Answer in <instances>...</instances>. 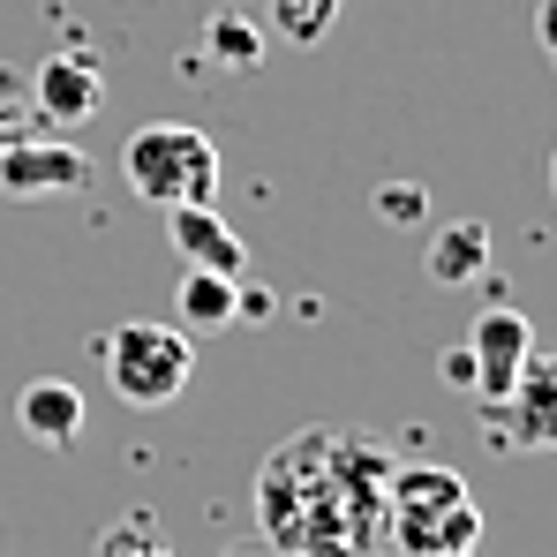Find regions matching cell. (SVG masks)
I'll return each instance as SVG.
<instances>
[{"instance_id":"2","label":"cell","mask_w":557,"mask_h":557,"mask_svg":"<svg viewBox=\"0 0 557 557\" xmlns=\"http://www.w3.org/2000/svg\"><path fill=\"white\" fill-rule=\"evenodd\" d=\"M384 528L399 557H467L482 535V512L453 467H392L384 482Z\"/></svg>"},{"instance_id":"10","label":"cell","mask_w":557,"mask_h":557,"mask_svg":"<svg viewBox=\"0 0 557 557\" xmlns=\"http://www.w3.org/2000/svg\"><path fill=\"white\" fill-rule=\"evenodd\" d=\"M166 242L182 249L196 272H219V278H242V264H249L242 234H234L211 203H174V211H166Z\"/></svg>"},{"instance_id":"5","label":"cell","mask_w":557,"mask_h":557,"mask_svg":"<svg viewBox=\"0 0 557 557\" xmlns=\"http://www.w3.org/2000/svg\"><path fill=\"white\" fill-rule=\"evenodd\" d=\"M490 422V453H557V355H528L512 392L497 407H482Z\"/></svg>"},{"instance_id":"22","label":"cell","mask_w":557,"mask_h":557,"mask_svg":"<svg viewBox=\"0 0 557 557\" xmlns=\"http://www.w3.org/2000/svg\"><path fill=\"white\" fill-rule=\"evenodd\" d=\"M550 196H557V151H550Z\"/></svg>"},{"instance_id":"1","label":"cell","mask_w":557,"mask_h":557,"mask_svg":"<svg viewBox=\"0 0 557 557\" xmlns=\"http://www.w3.org/2000/svg\"><path fill=\"white\" fill-rule=\"evenodd\" d=\"M392 453L362 430H301L257 474L264 543L278 557H376L392 550L384 528Z\"/></svg>"},{"instance_id":"12","label":"cell","mask_w":557,"mask_h":557,"mask_svg":"<svg viewBox=\"0 0 557 557\" xmlns=\"http://www.w3.org/2000/svg\"><path fill=\"white\" fill-rule=\"evenodd\" d=\"M422 264H430L437 286H467V278H482V272H490V226H482V219H453V226H437Z\"/></svg>"},{"instance_id":"20","label":"cell","mask_w":557,"mask_h":557,"mask_svg":"<svg viewBox=\"0 0 557 557\" xmlns=\"http://www.w3.org/2000/svg\"><path fill=\"white\" fill-rule=\"evenodd\" d=\"M535 38H543V46H557V0H543V8H535Z\"/></svg>"},{"instance_id":"14","label":"cell","mask_w":557,"mask_h":557,"mask_svg":"<svg viewBox=\"0 0 557 557\" xmlns=\"http://www.w3.org/2000/svg\"><path fill=\"white\" fill-rule=\"evenodd\" d=\"M332 23H339V0H272V23L286 46H317V38H332Z\"/></svg>"},{"instance_id":"3","label":"cell","mask_w":557,"mask_h":557,"mask_svg":"<svg viewBox=\"0 0 557 557\" xmlns=\"http://www.w3.org/2000/svg\"><path fill=\"white\" fill-rule=\"evenodd\" d=\"M121 182L136 203L174 211V203H219V144L188 121H144L121 144Z\"/></svg>"},{"instance_id":"19","label":"cell","mask_w":557,"mask_h":557,"mask_svg":"<svg viewBox=\"0 0 557 557\" xmlns=\"http://www.w3.org/2000/svg\"><path fill=\"white\" fill-rule=\"evenodd\" d=\"M437 376H445L453 392H467V399H474V355H467V339H460V347H445V355H437Z\"/></svg>"},{"instance_id":"17","label":"cell","mask_w":557,"mask_h":557,"mask_svg":"<svg viewBox=\"0 0 557 557\" xmlns=\"http://www.w3.org/2000/svg\"><path fill=\"white\" fill-rule=\"evenodd\" d=\"M30 136V98H23V76L0 61V151Z\"/></svg>"},{"instance_id":"16","label":"cell","mask_w":557,"mask_h":557,"mask_svg":"<svg viewBox=\"0 0 557 557\" xmlns=\"http://www.w3.org/2000/svg\"><path fill=\"white\" fill-rule=\"evenodd\" d=\"M376 219H384V226H430V188L422 182H384L376 188Z\"/></svg>"},{"instance_id":"9","label":"cell","mask_w":557,"mask_h":557,"mask_svg":"<svg viewBox=\"0 0 557 557\" xmlns=\"http://www.w3.org/2000/svg\"><path fill=\"white\" fill-rule=\"evenodd\" d=\"M15 430H23L30 445H46V453H69V445L84 437V392H76L69 376L23 384V392H15Z\"/></svg>"},{"instance_id":"4","label":"cell","mask_w":557,"mask_h":557,"mask_svg":"<svg viewBox=\"0 0 557 557\" xmlns=\"http://www.w3.org/2000/svg\"><path fill=\"white\" fill-rule=\"evenodd\" d=\"M98 370L106 384L128 399V407H174L188 392V376H196V347H188L182 324H113V332H98L91 339Z\"/></svg>"},{"instance_id":"13","label":"cell","mask_w":557,"mask_h":557,"mask_svg":"<svg viewBox=\"0 0 557 557\" xmlns=\"http://www.w3.org/2000/svg\"><path fill=\"white\" fill-rule=\"evenodd\" d=\"M174 309H182L188 332H219V324H234V278L196 272V264H188L182 286H174Z\"/></svg>"},{"instance_id":"7","label":"cell","mask_w":557,"mask_h":557,"mask_svg":"<svg viewBox=\"0 0 557 557\" xmlns=\"http://www.w3.org/2000/svg\"><path fill=\"white\" fill-rule=\"evenodd\" d=\"M98 106H106V76H98L91 46H61L30 69V113L46 128H84L98 121Z\"/></svg>"},{"instance_id":"11","label":"cell","mask_w":557,"mask_h":557,"mask_svg":"<svg viewBox=\"0 0 557 557\" xmlns=\"http://www.w3.org/2000/svg\"><path fill=\"white\" fill-rule=\"evenodd\" d=\"M264 46H272L264 15H249V8H211V15H203V61H211L219 76H249V69L264 61Z\"/></svg>"},{"instance_id":"18","label":"cell","mask_w":557,"mask_h":557,"mask_svg":"<svg viewBox=\"0 0 557 557\" xmlns=\"http://www.w3.org/2000/svg\"><path fill=\"white\" fill-rule=\"evenodd\" d=\"M272 317H278L272 286H242V278H234V324H272Z\"/></svg>"},{"instance_id":"6","label":"cell","mask_w":557,"mask_h":557,"mask_svg":"<svg viewBox=\"0 0 557 557\" xmlns=\"http://www.w3.org/2000/svg\"><path fill=\"white\" fill-rule=\"evenodd\" d=\"M76 188H91V151L69 136H23L0 151V196L8 203H53Z\"/></svg>"},{"instance_id":"8","label":"cell","mask_w":557,"mask_h":557,"mask_svg":"<svg viewBox=\"0 0 557 557\" xmlns=\"http://www.w3.org/2000/svg\"><path fill=\"white\" fill-rule=\"evenodd\" d=\"M467 355H474V399L482 407H497L505 392H512V376H520V362L535 355V324L497 294L482 317H474V332H467Z\"/></svg>"},{"instance_id":"21","label":"cell","mask_w":557,"mask_h":557,"mask_svg":"<svg viewBox=\"0 0 557 557\" xmlns=\"http://www.w3.org/2000/svg\"><path fill=\"white\" fill-rule=\"evenodd\" d=\"M226 557H278V550H272V543H234Z\"/></svg>"},{"instance_id":"15","label":"cell","mask_w":557,"mask_h":557,"mask_svg":"<svg viewBox=\"0 0 557 557\" xmlns=\"http://www.w3.org/2000/svg\"><path fill=\"white\" fill-rule=\"evenodd\" d=\"M98 557H174V543H166V528H159L151 512H121V520L98 535Z\"/></svg>"},{"instance_id":"23","label":"cell","mask_w":557,"mask_h":557,"mask_svg":"<svg viewBox=\"0 0 557 557\" xmlns=\"http://www.w3.org/2000/svg\"><path fill=\"white\" fill-rule=\"evenodd\" d=\"M550 61H557V46H550Z\"/></svg>"}]
</instances>
